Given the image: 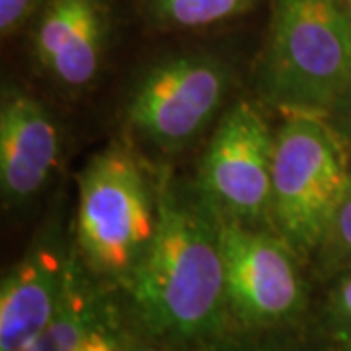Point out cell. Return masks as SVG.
Segmentation results:
<instances>
[{
  "label": "cell",
  "instance_id": "8",
  "mask_svg": "<svg viewBox=\"0 0 351 351\" xmlns=\"http://www.w3.org/2000/svg\"><path fill=\"white\" fill-rule=\"evenodd\" d=\"M78 267L59 232L38 239L0 287V351H22L53 320Z\"/></svg>",
  "mask_w": 351,
  "mask_h": 351
},
{
  "label": "cell",
  "instance_id": "14",
  "mask_svg": "<svg viewBox=\"0 0 351 351\" xmlns=\"http://www.w3.org/2000/svg\"><path fill=\"white\" fill-rule=\"evenodd\" d=\"M47 0H0V32L10 38Z\"/></svg>",
  "mask_w": 351,
  "mask_h": 351
},
{
  "label": "cell",
  "instance_id": "6",
  "mask_svg": "<svg viewBox=\"0 0 351 351\" xmlns=\"http://www.w3.org/2000/svg\"><path fill=\"white\" fill-rule=\"evenodd\" d=\"M226 64L207 53L162 59L141 76L127 104L133 131L162 151H180L221 110L228 92Z\"/></svg>",
  "mask_w": 351,
  "mask_h": 351
},
{
  "label": "cell",
  "instance_id": "18",
  "mask_svg": "<svg viewBox=\"0 0 351 351\" xmlns=\"http://www.w3.org/2000/svg\"><path fill=\"white\" fill-rule=\"evenodd\" d=\"M341 351H351V346H341Z\"/></svg>",
  "mask_w": 351,
  "mask_h": 351
},
{
  "label": "cell",
  "instance_id": "1",
  "mask_svg": "<svg viewBox=\"0 0 351 351\" xmlns=\"http://www.w3.org/2000/svg\"><path fill=\"white\" fill-rule=\"evenodd\" d=\"M156 205L154 239L127 283L135 313L158 338L207 346L221 338L230 316L219 221L170 172L158 178Z\"/></svg>",
  "mask_w": 351,
  "mask_h": 351
},
{
  "label": "cell",
  "instance_id": "17",
  "mask_svg": "<svg viewBox=\"0 0 351 351\" xmlns=\"http://www.w3.org/2000/svg\"><path fill=\"white\" fill-rule=\"evenodd\" d=\"M127 351H166V350H156V348H133V350Z\"/></svg>",
  "mask_w": 351,
  "mask_h": 351
},
{
  "label": "cell",
  "instance_id": "11",
  "mask_svg": "<svg viewBox=\"0 0 351 351\" xmlns=\"http://www.w3.org/2000/svg\"><path fill=\"white\" fill-rule=\"evenodd\" d=\"M256 0H145L152 22L174 29L223 24L246 14Z\"/></svg>",
  "mask_w": 351,
  "mask_h": 351
},
{
  "label": "cell",
  "instance_id": "4",
  "mask_svg": "<svg viewBox=\"0 0 351 351\" xmlns=\"http://www.w3.org/2000/svg\"><path fill=\"white\" fill-rule=\"evenodd\" d=\"M350 152L326 117L289 113L276 133L269 223L299 256L318 250L350 178Z\"/></svg>",
  "mask_w": 351,
  "mask_h": 351
},
{
  "label": "cell",
  "instance_id": "3",
  "mask_svg": "<svg viewBox=\"0 0 351 351\" xmlns=\"http://www.w3.org/2000/svg\"><path fill=\"white\" fill-rule=\"evenodd\" d=\"M156 223V188L137 158L119 147L92 156L78 180L76 207V246L88 267L127 287Z\"/></svg>",
  "mask_w": 351,
  "mask_h": 351
},
{
  "label": "cell",
  "instance_id": "13",
  "mask_svg": "<svg viewBox=\"0 0 351 351\" xmlns=\"http://www.w3.org/2000/svg\"><path fill=\"white\" fill-rule=\"evenodd\" d=\"M328 328L341 346H351V267L339 274L328 297Z\"/></svg>",
  "mask_w": 351,
  "mask_h": 351
},
{
  "label": "cell",
  "instance_id": "16",
  "mask_svg": "<svg viewBox=\"0 0 351 351\" xmlns=\"http://www.w3.org/2000/svg\"><path fill=\"white\" fill-rule=\"evenodd\" d=\"M341 4H343V8H346V12L350 14V18H351V0H339Z\"/></svg>",
  "mask_w": 351,
  "mask_h": 351
},
{
  "label": "cell",
  "instance_id": "15",
  "mask_svg": "<svg viewBox=\"0 0 351 351\" xmlns=\"http://www.w3.org/2000/svg\"><path fill=\"white\" fill-rule=\"evenodd\" d=\"M324 117L332 125V129L336 131V135L343 143V147L348 149L351 156V86Z\"/></svg>",
  "mask_w": 351,
  "mask_h": 351
},
{
  "label": "cell",
  "instance_id": "9",
  "mask_svg": "<svg viewBox=\"0 0 351 351\" xmlns=\"http://www.w3.org/2000/svg\"><path fill=\"white\" fill-rule=\"evenodd\" d=\"M59 158V133L34 96L10 90L0 108V186L6 205H20L45 186Z\"/></svg>",
  "mask_w": 351,
  "mask_h": 351
},
{
  "label": "cell",
  "instance_id": "12",
  "mask_svg": "<svg viewBox=\"0 0 351 351\" xmlns=\"http://www.w3.org/2000/svg\"><path fill=\"white\" fill-rule=\"evenodd\" d=\"M314 254L328 274H341L351 267V172L324 239Z\"/></svg>",
  "mask_w": 351,
  "mask_h": 351
},
{
  "label": "cell",
  "instance_id": "10",
  "mask_svg": "<svg viewBox=\"0 0 351 351\" xmlns=\"http://www.w3.org/2000/svg\"><path fill=\"white\" fill-rule=\"evenodd\" d=\"M106 16L100 0H47L34 34L41 66L71 88L86 86L101 64Z\"/></svg>",
  "mask_w": 351,
  "mask_h": 351
},
{
  "label": "cell",
  "instance_id": "2",
  "mask_svg": "<svg viewBox=\"0 0 351 351\" xmlns=\"http://www.w3.org/2000/svg\"><path fill=\"white\" fill-rule=\"evenodd\" d=\"M351 86V18L339 0H274L260 88L289 113L326 115Z\"/></svg>",
  "mask_w": 351,
  "mask_h": 351
},
{
  "label": "cell",
  "instance_id": "7",
  "mask_svg": "<svg viewBox=\"0 0 351 351\" xmlns=\"http://www.w3.org/2000/svg\"><path fill=\"white\" fill-rule=\"evenodd\" d=\"M217 221L230 316L250 328L291 322L304 304L299 254L277 232Z\"/></svg>",
  "mask_w": 351,
  "mask_h": 351
},
{
  "label": "cell",
  "instance_id": "5",
  "mask_svg": "<svg viewBox=\"0 0 351 351\" xmlns=\"http://www.w3.org/2000/svg\"><path fill=\"white\" fill-rule=\"evenodd\" d=\"M276 135L250 101L228 110L201 158L197 195L221 221H269Z\"/></svg>",
  "mask_w": 351,
  "mask_h": 351
}]
</instances>
